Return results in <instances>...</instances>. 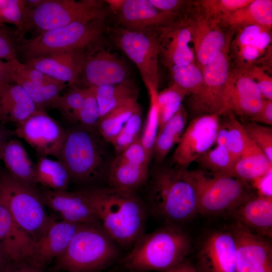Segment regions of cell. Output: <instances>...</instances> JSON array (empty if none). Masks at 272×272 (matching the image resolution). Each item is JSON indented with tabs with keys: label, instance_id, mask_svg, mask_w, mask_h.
<instances>
[{
	"label": "cell",
	"instance_id": "cell-1",
	"mask_svg": "<svg viewBox=\"0 0 272 272\" xmlns=\"http://www.w3.org/2000/svg\"><path fill=\"white\" fill-rule=\"evenodd\" d=\"M84 190L103 229L120 247L131 248L145 233V202L134 191L110 187Z\"/></svg>",
	"mask_w": 272,
	"mask_h": 272
},
{
	"label": "cell",
	"instance_id": "cell-2",
	"mask_svg": "<svg viewBox=\"0 0 272 272\" xmlns=\"http://www.w3.org/2000/svg\"><path fill=\"white\" fill-rule=\"evenodd\" d=\"M185 169L163 165L152 174L146 203L148 213L181 227L198 214L196 192Z\"/></svg>",
	"mask_w": 272,
	"mask_h": 272
},
{
	"label": "cell",
	"instance_id": "cell-3",
	"mask_svg": "<svg viewBox=\"0 0 272 272\" xmlns=\"http://www.w3.org/2000/svg\"><path fill=\"white\" fill-rule=\"evenodd\" d=\"M190 247L181 227L165 225L142 235L124 257V265L138 272H165L182 263Z\"/></svg>",
	"mask_w": 272,
	"mask_h": 272
},
{
	"label": "cell",
	"instance_id": "cell-4",
	"mask_svg": "<svg viewBox=\"0 0 272 272\" xmlns=\"http://www.w3.org/2000/svg\"><path fill=\"white\" fill-rule=\"evenodd\" d=\"M119 254L120 247L99 223L85 224L56 258L55 265L67 272H93L107 267Z\"/></svg>",
	"mask_w": 272,
	"mask_h": 272
},
{
	"label": "cell",
	"instance_id": "cell-5",
	"mask_svg": "<svg viewBox=\"0 0 272 272\" xmlns=\"http://www.w3.org/2000/svg\"><path fill=\"white\" fill-rule=\"evenodd\" d=\"M106 30L105 19L74 22L44 32L32 38L19 39L17 52L27 61L55 53L85 48L101 40Z\"/></svg>",
	"mask_w": 272,
	"mask_h": 272
},
{
	"label": "cell",
	"instance_id": "cell-6",
	"mask_svg": "<svg viewBox=\"0 0 272 272\" xmlns=\"http://www.w3.org/2000/svg\"><path fill=\"white\" fill-rule=\"evenodd\" d=\"M0 202L35 242L42 237L53 218L47 214L36 186L18 181L6 170L1 168Z\"/></svg>",
	"mask_w": 272,
	"mask_h": 272
},
{
	"label": "cell",
	"instance_id": "cell-7",
	"mask_svg": "<svg viewBox=\"0 0 272 272\" xmlns=\"http://www.w3.org/2000/svg\"><path fill=\"white\" fill-rule=\"evenodd\" d=\"M58 160L67 169L71 180L89 183L104 172L107 156L95 129L78 126L66 130Z\"/></svg>",
	"mask_w": 272,
	"mask_h": 272
},
{
	"label": "cell",
	"instance_id": "cell-8",
	"mask_svg": "<svg viewBox=\"0 0 272 272\" xmlns=\"http://www.w3.org/2000/svg\"><path fill=\"white\" fill-rule=\"evenodd\" d=\"M197 198L198 214L214 215L232 212L253 195L249 183L234 176L212 174L200 170L187 169Z\"/></svg>",
	"mask_w": 272,
	"mask_h": 272
},
{
	"label": "cell",
	"instance_id": "cell-9",
	"mask_svg": "<svg viewBox=\"0 0 272 272\" xmlns=\"http://www.w3.org/2000/svg\"><path fill=\"white\" fill-rule=\"evenodd\" d=\"M105 1L98 0H42L33 9L27 7L32 29L38 34L77 22L105 19Z\"/></svg>",
	"mask_w": 272,
	"mask_h": 272
},
{
	"label": "cell",
	"instance_id": "cell-10",
	"mask_svg": "<svg viewBox=\"0 0 272 272\" xmlns=\"http://www.w3.org/2000/svg\"><path fill=\"white\" fill-rule=\"evenodd\" d=\"M159 27L128 30L121 27L110 30L112 41L135 63L146 85L158 89V59L160 54Z\"/></svg>",
	"mask_w": 272,
	"mask_h": 272
},
{
	"label": "cell",
	"instance_id": "cell-11",
	"mask_svg": "<svg viewBox=\"0 0 272 272\" xmlns=\"http://www.w3.org/2000/svg\"><path fill=\"white\" fill-rule=\"evenodd\" d=\"M231 41L201 69L203 76L202 87L190 100V107L195 116L206 114L221 116L229 111L227 81L231 71Z\"/></svg>",
	"mask_w": 272,
	"mask_h": 272
},
{
	"label": "cell",
	"instance_id": "cell-12",
	"mask_svg": "<svg viewBox=\"0 0 272 272\" xmlns=\"http://www.w3.org/2000/svg\"><path fill=\"white\" fill-rule=\"evenodd\" d=\"M129 76L126 64L117 55L105 49L101 40L88 48L73 86L89 88L116 85L128 79Z\"/></svg>",
	"mask_w": 272,
	"mask_h": 272
},
{
	"label": "cell",
	"instance_id": "cell-13",
	"mask_svg": "<svg viewBox=\"0 0 272 272\" xmlns=\"http://www.w3.org/2000/svg\"><path fill=\"white\" fill-rule=\"evenodd\" d=\"M14 135L25 141L37 156L59 158L66 130L45 110H38L23 123L16 125Z\"/></svg>",
	"mask_w": 272,
	"mask_h": 272
},
{
	"label": "cell",
	"instance_id": "cell-14",
	"mask_svg": "<svg viewBox=\"0 0 272 272\" xmlns=\"http://www.w3.org/2000/svg\"><path fill=\"white\" fill-rule=\"evenodd\" d=\"M220 116H195L184 130L173 155V164L186 169L215 143Z\"/></svg>",
	"mask_w": 272,
	"mask_h": 272
},
{
	"label": "cell",
	"instance_id": "cell-15",
	"mask_svg": "<svg viewBox=\"0 0 272 272\" xmlns=\"http://www.w3.org/2000/svg\"><path fill=\"white\" fill-rule=\"evenodd\" d=\"M230 229L235 241L238 272H272V247L267 238L236 223Z\"/></svg>",
	"mask_w": 272,
	"mask_h": 272
},
{
	"label": "cell",
	"instance_id": "cell-16",
	"mask_svg": "<svg viewBox=\"0 0 272 272\" xmlns=\"http://www.w3.org/2000/svg\"><path fill=\"white\" fill-rule=\"evenodd\" d=\"M188 20L192 29L195 63L202 69L231 41L234 31L229 29L226 32L220 21L202 11Z\"/></svg>",
	"mask_w": 272,
	"mask_h": 272
},
{
	"label": "cell",
	"instance_id": "cell-17",
	"mask_svg": "<svg viewBox=\"0 0 272 272\" xmlns=\"http://www.w3.org/2000/svg\"><path fill=\"white\" fill-rule=\"evenodd\" d=\"M36 187L45 206L58 213L61 220L75 224L99 223L84 189L53 191Z\"/></svg>",
	"mask_w": 272,
	"mask_h": 272
},
{
	"label": "cell",
	"instance_id": "cell-18",
	"mask_svg": "<svg viewBox=\"0 0 272 272\" xmlns=\"http://www.w3.org/2000/svg\"><path fill=\"white\" fill-rule=\"evenodd\" d=\"M228 110L249 120L260 110L265 99L246 69L231 70L227 81Z\"/></svg>",
	"mask_w": 272,
	"mask_h": 272
},
{
	"label": "cell",
	"instance_id": "cell-19",
	"mask_svg": "<svg viewBox=\"0 0 272 272\" xmlns=\"http://www.w3.org/2000/svg\"><path fill=\"white\" fill-rule=\"evenodd\" d=\"M199 257L209 272H238L235 241L230 229L208 234L200 247Z\"/></svg>",
	"mask_w": 272,
	"mask_h": 272
},
{
	"label": "cell",
	"instance_id": "cell-20",
	"mask_svg": "<svg viewBox=\"0 0 272 272\" xmlns=\"http://www.w3.org/2000/svg\"><path fill=\"white\" fill-rule=\"evenodd\" d=\"M158 30L160 54L167 66L185 65L194 62V54L188 45L192 40V33L187 19H180Z\"/></svg>",
	"mask_w": 272,
	"mask_h": 272
},
{
	"label": "cell",
	"instance_id": "cell-21",
	"mask_svg": "<svg viewBox=\"0 0 272 272\" xmlns=\"http://www.w3.org/2000/svg\"><path fill=\"white\" fill-rule=\"evenodd\" d=\"M84 224L57 221L53 217L42 237L35 242L33 254L28 261L43 268L65 251Z\"/></svg>",
	"mask_w": 272,
	"mask_h": 272
},
{
	"label": "cell",
	"instance_id": "cell-22",
	"mask_svg": "<svg viewBox=\"0 0 272 272\" xmlns=\"http://www.w3.org/2000/svg\"><path fill=\"white\" fill-rule=\"evenodd\" d=\"M90 46L32 58L24 63L56 80L68 83L72 87L77 81Z\"/></svg>",
	"mask_w": 272,
	"mask_h": 272
},
{
	"label": "cell",
	"instance_id": "cell-23",
	"mask_svg": "<svg viewBox=\"0 0 272 272\" xmlns=\"http://www.w3.org/2000/svg\"><path fill=\"white\" fill-rule=\"evenodd\" d=\"M117 16L120 27L128 30L166 27L180 19L158 9L149 0H124Z\"/></svg>",
	"mask_w": 272,
	"mask_h": 272
},
{
	"label": "cell",
	"instance_id": "cell-24",
	"mask_svg": "<svg viewBox=\"0 0 272 272\" xmlns=\"http://www.w3.org/2000/svg\"><path fill=\"white\" fill-rule=\"evenodd\" d=\"M231 212L236 223L255 234L271 237L272 198L253 194Z\"/></svg>",
	"mask_w": 272,
	"mask_h": 272
},
{
	"label": "cell",
	"instance_id": "cell-25",
	"mask_svg": "<svg viewBox=\"0 0 272 272\" xmlns=\"http://www.w3.org/2000/svg\"><path fill=\"white\" fill-rule=\"evenodd\" d=\"M0 246L11 262L29 261L35 242L15 222L0 202Z\"/></svg>",
	"mask_w": 272,
	"mask_h": 272
},
{
	"label": "cell",
	"instance_id": "cell-26",
	"mask_svg": "<svg viewBox=\"0 0 272 272\" xmlns=\"http://www.w3.org/2000/svg\"><path fill=\"white\" fill-rule=\"evenodd\" d=\"M38 109L24 89L12 83L0 85V122L15 125L25 121Z\"/></svg>",
	"mask_w": 272,
	"mask_h": 272
},
{
	"label": "cell",
	"instance_id": "cell-27",
	"mask_svg": "<svg viewBox=\"0 0 272 272\" xmlns=\"http://www.w3.org/2000/svg\"><path fill=\"white\" fill-rule=\"evenodd\" d=\"M224 115L226 118L222 122L220 120L215 143L225 147L236 162L242 155L258 147L251 141L242 123L231 111Z\"/></svg>",
	"mask_w": 272,
	"mask_h": 272
},
{
	"label": "cell",
	"instance_id": "cell-28",
	"mask_svg": "<svg viewBox=\"0 0 272 272\" xmlns=\"http://www.w3.org/2000/svg\"><path fill=\"white\" fill-rule=\"evenodd\" d=\"M2 160L6 171L16 180L31 186H36L35 164L21 142L11 138L5 144Z\"/></svg>",
	"mask_w": 272,
	"mask_h": 272
},
{
	"label": "cell",
	"instance_id": "cell-29",
	"mask_svg": "<svg viewBox=\"0 0 272 272\" xmlns=\"http://www.w3.org/2000/svg\"><path fill=\"white\" fill-rule=\"evenodd\" d=\"M220 21L223 26H228L233 31L251 25L271 29L272 1L253 0L246 6L221 17Z\"/></svg>",
	"mask_w": 272,
	"mask_h": 272
},
{
	"label": "cell",
	"instance_id": "cell-30",
	"mask_svg": "<svg viewBox=\"0 0 272 272\" xmlns=\"http://www.w3.org/2000/svg\"><path fill=\"white\" fill-rule=\"evenodd\" d=\"M148 173L149 165L114 159L110 165L108 173L110 187L135 192L147 182Z\"/></svg>",
	"mask_w": 272,
	"mask_h": 272
},
{
	"label": "cell",
	"instance_id": "cell-31",
	"mask_svg": "<svg viewBox=\"0 0 272 272\" xmlns=\"http://www.w3.org/2000/svg\"><path fill=\"white\" fill-rule=\"evenodd\" d=\"M91 88L99 105L100 119L115 108L137 99V87L130 79L116 85Z\"/></svg>",
	"mask_w": 272,
	"mask_h": 272
},
{
	"label": "cell",
	"instance_id": "cell-32",
	"mask_svg": "<svg viewBox=\"0 0 272 272\" xmlns=\"http://www.w3.org/2000/svg\"><path fill=\"white\" fill-rule=\"evenodd\" d=\"M187 116V112L182 105L158 131L153 151V156L157 163L161 164L173 147L180 141L184 131Z\"/></svg>",
	"mask_w": 272,
	"mask_h": 272
},
{
	"label": "cell",
	"instance_id": "cell-33",
	"mask_svg": "<svg viewBox=\"0 0 272 272\" xmlns=\"http://www.w3.org/2000/svg\"><path fill=\"white\" fill-rule=\"evenodd\" d=\"M35 166V185L53 191L67 190L71 178L60 161L40 156Z\"/></svg>",
	"mask_w": 272,
	"mask_h": 272
},
{
	"label": "cell",
	"instance_id": "cell-34",
	"mask_svg": "<svg viewBox=\"0 0 272 272\" xmlns=\"http://www.w3.org/2000/svg\"><path fill=\"white\" fill-rule=\"evenodd\" d=\"M272 169V163L257 148L242 155L235 162L233 175L249 183Z\"/></svg>",
	"mask_w": 272,
	"mask_h": 272
},
{
	"label": "cell",
	"instance_id": "cell-35",
	"mask_svg": "<svg viewBox=\"0 0 272 272\" xmlns=\"http://www.w3.org/2000/svg\"><path fill=\"white\" fill-rule=\"evenodd\" d=\"M140 109L135 99L112 110L100 119L96 128L99 135L111 143L131 115Z\"/></svg>",
	"mask_w": 272,
	"mask_h": 272
},
{
	"label": "cell",
	"instance_id": "cell-36",
	"mask_svg": "<svg viewBox=\"0 0 272 272\" xmlns=\"http://www.w3.org/2000/svg\"><path fill=\"white\" fill-rule=\"evenodd\" d=\"M13 82L21 86L38 110H44L51 106L60 95L65 83L59 82L48 85L35 83L12 74Z\"/></svg>",
	"mask_w": 272,
	"mask_h": 272
},
{
	"label": "cell",
	"instance_id": "cell-37",
	"mask_svg": "<svg viewBox=\"0 0 272 272\" xmlns=\"http://www.w3.org/2000/svg\"><path fill=\"white\" fill-rule=\"evenodd\" d=\"M200 168L212 174H226L233 175V170L235 160L227 148L217 145L201 155L195 161Z\"/></svg>",
	"mask_w": 272,
	"mask_h": 272
},
{
	"label": "cell",
	"instance_id": "cell-38",
	"mask_svg": "<svg viewBox=\"0 0 272 272\" xmlns=\"http://www.w3.org/2000/svg\"><path fill=\"white\" fill-rule=\"evenodd\" d=\"M0 21L4 24L13 25L19 38L32 29L24 0H0Z\"/></svg>",
	"mask_w": 272,
	"mask_h": 272
},
{
	"label": "cell",
	"instance_id": "cell-39",
	"mask_svg": "<svg viewBox=\"0 0 272 272\" xmlns=\"http://www.w3.org/2000/svg\"><path fill=\"white\" fill-rule=\"evenodd\" d=\"M187 93L173 83L157 95L158 131L176 113Z\"/></svg>",
	"mask_w": 272,
	"mask_h": 272
},
{
	"label": "cell",
	"instance_id": "cell-40",
	"mask_svg": "<svg viewBox=\"0 0 272 272\" xmlns=\"http://www.w3.org/2000/svg\"><path fill=\"white\" fill-rule=\"evenodd\" d=\"M173 83L185 91L188 95H196L203 82L202 70L195 62L185 65L169 67Z\"/></svg>",
	"mask_w": 272,
	"mask_h": 272
},
{
	"label": "cell",
	"instance_id": "cell-41",
	"mask_svg": "<svg viewBox=\"0 0 272 272\" xmlns=\"http://www.w3.org/2000/svg\"><path fill=\"white\" fill-rule=\"evenodd\" d=\"M150 97V107L140 140L151 161L153 157L154 143L158 130L157 105L158 89L151 85L146 86Z\"/></svg>",
	"mask_w": 272,
	"mask_h": 272
},
{
	"label": "cell",
	"instance_id": "cell-42",
	"mask_svg": "<svg viewBox=\"0 0 272 272\" xmlns=\"http://www.w3.org/2000/svg\"><path fill=\"white\" fill-rule=\"evenodd\" d=\"M85 93L86 88L72 86L67 93L62 96L59 95L51 107L57 109L67 120L75 123Z\"/></svg>",
	"mask_w": 272,
	"mask_h": 272
},
{
	"label": "cell",
	"instance_id": "cell-43",
	"mask_svg": "<svg viewBox=\"0 0 272 272\" xmlns=\"http://www.w3.org/2000/svg\"><path fill=\"white\" fill-rule=\"evenodd\" d=\"M141 125L140 109L131 115L111 142L117 155L129 147L139 137Z\"/></svg>",
	"mask_w": 272,
	"mask_h": 272
},
{
	"label": "cell",
	"instance_id": "cell-44",
	"mask_svg": "<svg viewBox=\"0 0 272 272\" xmlns=\"http://www.w3.org/2000/svg\"><path fill=\"white\" fill-rule=\"evenodd\" d=\"M100 119L99 107L93 91L91 88H86L85 96L75 123L79 126L96 129Z\"/></svg>",
	"mask_w": 272,
	"mask_h": 272
},
{
	"label": "cell",
	"instance_id": "cell-45",
	"mask_svg": "<svg viewBox=\"0 0 272 272\" xmlns=\"http://www.w3.org/2000/svg\"><path fill=\"white\" fill-rule=\"evenodd\" d=\"M253 0H203L198 2L201 10L208 16L220 21L221 17L246 6Z\"/></svg>",
	"mask_w": 272,
	"mask_h": 272
},
{
	"label": "cell",
	"instance_id": "cell-46",
	"mask_svg": "<svg viewBox=\"0 0 272 272\" xmlns=\"http://www.w3.org/2000/svg\"><path fill=\"white\" fill-rule=\"evenodd\" d=\"M242 123L251 141L272 163V128L250 121Z\"/></svg>",
	"mask_w": 272,
	"mask_h": 272
},
{
	"label": "cell",
	"instance_id": "cell-47",
	"mask_svg": "<svg viewBox=\"0 0 272 272\" xmlns=\"http://www.w3.org/2000/svg\"><path fill=\"white\" fill-rule=\"evenodd\" d=\"M18 39L16 28L12 29L5 24L0 25V59L8 62L18 59Z\"/></svg>",
	"mask_w": 272,
	"mask_h": 272
},
{
	"label": "cell",
	"instance_id": "cell-48",
	"mask_svg": "<svg viewBox=\"0 0 272 272\" xmlns=\"http://www.w3.org/2000/svg\"><path fill=\"white\" fill-rule=\"evenodd\" d=\"M9 63L12 66V74L30 82L43 85H48L60 82L28 66L24 63L20 61L19 59Z\"/></svg>",
	"mask_w": 272,
	"mask_h": 272
},
{
	"label": "cell",
	"instance_id": "cell-49",
	"mask_svg": "<svg viewBox=\"0 0 272 272\" xmlns=\"http://www.w3.org/2000/svg\"><path fill=\"white\" fill-rule=\"evenodd\" d=\"M114 159L119 161L147 165H149L150 161L142 144L140 137L127 149L118 154Z\"/></svg>",
	"mask_w": 272,
	"mask_h": 272
},
{
	"label": "cell",
	"instance_id": "cell-50",
	"mask_svg": "<svg viewBox=\"0 0 272 272\" xmlns=\"http://www.w3.org/2000/svg\"><path fill=\"white\" fill-rule=\"evenodd\" d=\"M246 69L256 84L263 97L272 100V78L261 66H253Z\"/></svg>",
	"mask_w": 272,
	"mask_h": 272
},
{
	"label": "cell",
	"instance_id": "cell-51",
	"mask_svg": "<svg viewBox=\"0 0 272 272\" xmlns=\"http://www.w3.org/2000/svg\"><path fill=\"white\" fill-rule=\"evenodd\" d=\"M266 29L269 28L258 25H251L240 28L235 39L236 48L251 45L258 35Z\"/></svg>",
	"mask_w": 272,
	"mask_h": 272
},
{
	"label": "cell",
	"instance_id": "cell-52",
	"mask_svg": "<svg viewBox=\"0 0 272 272\" xmlns=\"http://www.w3.org/2000/svg\"><path fill=\"white\" fill-rule=\"evenodd\" d=\"M236 50L240 64L243 63L244 65L242 69L250 67L251 64L264 52L252 45L238 47Z\"/></svg>",
	"mask_w": 272,
	"mask_h": 272
},
{
	"label": "cell",
	"instance_id": "cell-53",
	"mask_svg": "<svg viewBox=\"0 0 272 272\" xmlns=\"http://www.w3.org/2000/svg\"><path fill=\"white\" fill-rule=\"evenodd\" d=\"M272 169L265 174L259 177L251 183L257 195L268 198H272Z\"/></svg>",
	"mask_w": 272,
	"mask_h": 272
},
{
	"label": "cell",
	"instance_id": "cell-54",
	"mask_svg": "<svg viewBox=\"0 0 272 272\" xmlns=\"http://www.w3.org/2000/svg\"><path fill=\"white\" fill-rule=\"evenodd\" d=\"M151 4L158 9L167 13L179 15L188 2L181 0H149Z\"/></svg>",
	"mask_w": 272,
	"mask_h": 272
},
{
	"label": "cell",
	"instance_id": "cell-55",
	"mask_svg": "<svg viewBox=\"0 0 272 272\" xmlns=\"http://www.w3.org/2000/svg\"><path fill=\"white\" fill-rule=\"evenodd\" d=\"M250 121L272 125V100L264 99L259 111L249 119Z\"/></svg>",
	"mask_w": 272,
	"mask_h": 272
},
{
	"label": "cell",
	"instance_id": "cell-56",
	"mask_svg": "<svg viewBox=\"0 0 272 272\" xmlns=\"http://www.w3.org/2000/svg\"><path fill=\"white\" fill-rule=\"evenodd\" d=\"M5 272H46L27 260L12 262Z\"/></svg>",
	"mask_w": 272,
	"mask_h": 272
},
{
	"label": "cell",
	"instance_id": "cell-57",
	"mask_svg": "<svg viewBox=\"0 0 272 272\" xmlns=\"http://www.w3.org/2000/svg\"><path fill=\"white\" fill-rule=\"evenodd\" d=\"M271 42V29H266L261 32L251 45L264 52Z\"/></svg>",
	"mask_w": 272,
	"mask_h": 272
},
{
	"label": "cell",
	"instance_id": "cell-58",
	"mask_svg": "<svg viewBox=\"0 0 272 272\" xmlns=\"http://www.w3.org/2000/svg\"><path fill=\"white\" fill-rule=\"evenodd\" d=\"M14 83L11 64L0 59V85Z\"/></svg>",
	"mask_w": 272,
	"mask_h": 272
},
{
	"label": "cell",
	"instance_id": "cell-59",
	"mask_svg": "<svg viewBox=\"0 0 272 272\" xmlns=\"http://www.w3.org/2000/svg\"><path fill=\"white\" fill-rule=\"evenodd\" d=\"M14 135L13 131L10 130L6 125L0 122V162L2 161V156L4 147L8 140Z\"/></svg>",
	"mask_w": 272,
	"mask_h": 272
},
{
	"label": "cell",
	"instance_id": "cell-60",
	"mask_svg": "<svg viewBox=\"0 0 272 272\" xmlns=\"http://www.w3.org/2000/svg\"><path fill=\"white\" fill-rule=\"evenodd\" d=\"M12 262L0 246V272H5Z\"/></svg>",
	"mask_w": 272,
	"mask_h": 272
},
{
	"label": "cell",
	"instance_id": "cell-61",
	"mask_svg": "<svg viewBox=\"0 0 272 272\" xmlns=\"http://www.w3.org/2000/svg\"><path fill=\"white\" fill-rule=\"evenodd\" d=\"M105 2L109 5L111 10L117 15L122 6L124 0H108Z\"/></svg>",
	"mask_w": 272,
	"mask_h": 272
},
{
	"label": "cell",
	"instance_id": "cell-62",
	"mask_svg": "<svg viewBox=\"0 0 272 272\" xmlns=\"http://www.w3.org/2000/svg\"><path fill=\"white\" fill-rule=\"evenodd\" d=\"M165 272H197L192 267L188 265L181 263L177 266Z\"/></svg>",
	"mask_w": 272,
	"mask_h": 272
},
{
	"label": "cell",
	"instance_id": "cell-63",
	"mask_svg": "<svg viewBox=\"0 0 272 272\" xmlns=\"http://www.w3.org/2000/svg\"><path fill=\"white\" fill-rule=\"evenodd\" d=\"M3 24H2V23H1V21H0V25H3Z\"/></svg>",
	"mask_w": 272,
	"mask_h": 272
},
{
	"label": "cell",
	"instance_id": "cell-64",
	"mask_svg": "<svg viewBox=\"0 0 272 272\" xmlns=\"http://www.w3.org/2000/svg\"><path fill=\"white\" fill-rule=\"evenodd\" d=\"M132 272H138V271H132Z\"/></svg>",
	"mask_w": 272,
	"mask_h": 272
}]
</instances>
